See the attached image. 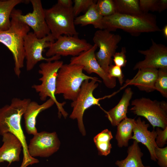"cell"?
I'll return each mask as SVG.
<instances>
[{
  "mask_svg": "<svg viewBox=\"0 0 167 167\" xmlns=\"http://www.w3.org/2000/svg\"><path fill=\"white\" fill-rule=\"evenodd\" d=\"M31 101L28 98L21 99L13 98L10 104L0 108V135L11 133L19 140L22 144L23 157L20 167H27L39 162L37 159L31 157L28 153L26 138L21 124L22 117Z\"/></svg>",
  "mask_w": 167,
  "mask_h": 167,
  "instance_id": "6da1fadb",
  "label": "cell"
},
{
  "mask_svg": "<svg viewBox=\"0 0 167 167\" xmlns=\"http://www.w3.org/2000/svg\"><path fill=\"white\" fill-rule=\"evenodd\" d=\"M156 16L150 13L129 15L115 13L103 17V29L114 31L122 29L134 36L144 32H160L161 30L157 24Z\"/></svg>",
  "mask_w": 167,
  "mask_h": 167,
  "instance_id": "7a4b0ae2",
  "label": "cell"
},
{
  "mask_svg": "<svg viewBox=\"0 0 167 167\" xmlns=\"http://www.w3.org/2000/svg\"><path fill=\"white\" fill-rule=\"evenodd\" d=\"M10 17L9 28L6 31L0 30V43L12 53L14 62V71L19 78L25 59L24 38L29 32L30 28L16 17L11 15Z\"/></svg>",
  "mask_w": 167,
  "mask_h": 167,
  "instance_id": "3957f363",
  "label": "cell"
},
{
  "mask_svg": "<svg viewBox=\"0 0 167 167\" xmlns=\"http://www.w3.org/2000/svg\"><path fill=\"white\" fill-rule=\"evenodd\" d=\"M83 71V67L81 65L63 64L58 72L55 95L62 94L64 99L73 101L84 80L88 79L101 82L96 77L86 75Z\"/></svg>",
  "mask_w": 167,
  "mask_h": 167,
  "instance_id": "277c9868",
  "label": "cell"
},
{
  "mask_svg": "<svg viewBox=\"0 0 167 167\" xmlns=\"http://www.w3.org/2000/svg\"><path fill=\"white\" fill-rule=\"evenodd\" d=\"M63 64V62L59 60L41 63L39 65L38 72L42 75L39 79L41 83L40 84H34L32 88L38 93L41 101H45L48 97L52 100L58 108V118H60L62 115L65 118L68 113L63 106L66 103L65 101L59 102L55 97L58 73Z\"/></svg>",
  "mask_w": 167,
  "mask_h": 167,
  "instance_id": "5b68a950",
  "label": "cell"
},
{
  "mask_svg": "<svg viewBox=\"0 0 167 167\" xmlns=\"http://www.w3.org/2000/svg\"><path fill=\"white\" fill-rule=\"evenodd\" d=\"M98 82L95 80L87 79L84 80L80 87L78 95L75 99L71 103L73 108L72 111L70 118L73 119H76L79 130L83 136L86 132L83 122V117L85 111L93 105H97L104 112L105 110L99 104L100 101L109 98L115 95L120 90L113 92L111 94L101 98H96L93 95L94 90L98 86Z\"/></svg>",
  "mask_w": 167,
  "mask_h": 167,
  "instance_id": "8992f818",
  "label": "cell"
},
{
  "mask_svg": "<svg viewBox=\"0 0 167 167\" xmlns=\"http://www.w3.org/2000/svg\"><path fill=\"white\" fill-rule=\"evenodd\" d=\"M44 12L46 22L55 40L63 35L78 36L72 7L65 8L57 3L49 8L44 9Z\"/></svg>",
  "mask_w": 167,
  "mask_h": 167,
  "instance_id": "52a82bcc",
  "label": "cell"
},
{
  "mask_svg": "<svg viewBox=\"0 0 167 167\" xmlns=\"http://www.w3.org/2000/svg\"><path fill=\"white\" fill-rule=\"evenodd\" d=\"M130 110L134 114L144 117L153 128L167 127V103L143 97L132 100Z\"/></svg>",
  "mask_w": 167,
  "mask_h": 167,
  "instance_id": "ba28073f",
  "label": "cell"
},
{
  "mask_svg": "<svg viewBox=\"0 0 167 167\" xmlns=\"http://www.w3.org/2000/svg\"><path fill=\"white\" fill-rule=\"evenodd\" d=\"M51 33L41 38H38L32 32H29L24 38V49L26 59V69L32 70L39 62H46L59 60L61 56L55 55L49 58L43 57L42 53L45 48H49L55 42Z\"/></svg>",
  "mask_w": 167,
  "mask_h": 167,
  "instance_id": "9c48e42d",
  "label": "cell"
},
{
  "mask_svg": "<svg viewBox=\"0 0 167 167\" xmlns=\"http://www.w3.org/2000/svg\"><path fill=\"white\" fill-rule=\"evenodd\" d=\"M106 29H99L95 33L92 40L98 51L95 53L96 58L101 68L107 73L112 64L113 58L122 37Z\"/></svg>",
  "mask_w": 167,
  "mask_h": 167,
  "instance_id": "30bf717a",
  "label": "cell"
},
{
  "mask_svg": "<svg viewBox=\"0 0 167 167\" xmlns=\"http://www.w3.org/2000/svg\"><path fill=\"white\" fill-rule=\"evenodd\" d=\"M33 11L23 15L21 10L14 8L11 15L13 16L24 23L33 31L38 38H41L49 35L50 31L45 20L44 9L40 0H30Z\"/></svg>",
  "mask_w": 167,
  "mask_h": 167,
  "instance_id": "8fae6325",
  "label": "cell"
},
{
  "mask_svg": "<svg viewBox=\"0 0 167 167\" xmlns=\"http://www.w3.org/2000/svg\"><path fill=\"white\" fill-rule=\"evenodd\" d=\"M53 43L46 53L47 57L55 55L73 57L79 55L82 52L90 49L92 45L78 36L62 35Z\"/></svg>",
  "mask_w": 167,
  "mask_h": 167,
  "instance_id": "7c38bea8",
  "label": "cell"
},
{
  "mask_svg": "<svg viewBox=\"0 0 167 167\" xmlns=\"http://www.w3.org/2000/svg\"><path fill=\"white\" fill-rule=\"evenodd\" d=\"M97 48L96 45L94 44L89 49L82 52L77 56L72 57L70 63L82 66L83 70L89 74L92 73L97 74L102 79L106 87L109 88H113L116 86V79L110 77L98 63L95 56Z\"/></svg>",
  "mask_w": 167,
  "mask_h": 167,
  "instance_id": "4fadbf2b",
  "label": "cell"
},
{
  "mask_svg": "<svg viewBox=\"0 0 167 167\" xmlns=\"http://www.w3.org/2000/svg\"><path fill=\"white\" fill-rule=\"evenodd\" d=\"M28 145L29 155L32 157H48L57 152L60 143L55 132L43 131L33 135Z\"/></svg>",
  "mask_w": 167,
  "mask_h": 167,
  "instance_id": "5bb4252c",
  "label": "cell"
},
{
  "mask_svg": "<svg viewBox=\"0 0 167 167\" xmlns=\"http://www.w3.org/2000/svg\"><path fill=\"white\" fill-rule=\"evenodd\" d=\"M152 45L145 50H139L138 52L145 56V59L135 65L134 70L145 68L167 69V47L157 43L151 39Z\"/></svg>",
  "mask_w": 167,
  "mask_h": 167,
  "instance_id": "9a60e30c",
  "label": "cell"
},
{
  "mask_svg": "<svg viewBox=\"0 0 167 167\" xmlns=\"http://www.w3.org/2000/svg\"><path fill=\"white\" fill-rule=\"evenodd\" d=\"M149 124L142 120L139 117L135 120L133 130V135L132 139L138 143H140L145 146L150 153L151 159L156 161L155 150L157 147L156 143V131L154 130L151 131L148 130Z\"/></svg>",
  "mask_w": 167,
  "mask_h": 167,
  "instance_id": "2e32d148",
  "label": "cell"
},
{
  "mask_svg": "<svg viewBox=\"0 0 167 167\" xmlns=\"http://www.w3.org/2000/svg\"><path fill=\"white\" fill-rule=\"evenodd\" d=\"M3 144L0 148V163L7 162L10 165L12 162L19 161L23 146L19 140L10 133L2 135Z\"/></svg>",
  "mask_w": 167,
  "mask_h": 167,
  "instance_id": "e0dca14e",
  "label": "cell"
},
{
  "mask_svg": "<svg viewBox=\"0 0 167 167\" xmlns=\"http://www.w3.org/2000/svg\"><path fill=\"white\" fill-rule=\"evenodd\" d=\"M158 70L152 68L139 69L135 75L131 79H127L124 85H133L140 91L150 92L155 90V84Z\"/></svg>",
  "mask_w": 167,
  "mask_h": 167,
  "instance_id": "ac0fdd59",
  "label": "cell"
},
{
  "mask_svg": "<svg viewBox=\"0 0 167 167\" xmlns=\"http://www.w3.org/2000/svg\"><path fill=\"white\" fill-rule=\"evenodd\" d=\"M54 104V102L50 98L41 105L34 101H31L30 102L23 116L25 130L28 134L34 135L38 132L36 127L38 115L42 111L51 107Z\"/></svg>",
  "mask_w": 167,
  "mask_h": 167,
  "instance_id": "d6986e66",
  "label": "cell"
},
{
  "mask_svg": "<svg viewBox=\"0 0 167 167\" xmlns=\"http://www.w3.org/2000/svg\"><path fill=\"white\" fill-rule=\"evenodd\" d=\"M133 92L130 87L126 88L118 103L108 111H106V117L112 125L117 126L122 120L127 118L128 108Z\"/></svg>",
  "mask_w": 167,
  "mask_h": 167,
  "instance_id": "ffe728a7",
  "label": "cell"
},
{
  "mask_svg": "<svg viewBox=\"0 0 167 167\" xmlns=\"http://www.w3.org/2000/svg\"><path fill=\"white\" fill-rule=\"evenodd\" d=\"M127 155L124 160H117L115 165L118 167H143L142 157L143 154L141 151L139 143L134 140L132 144L127 150Z\"/></svg>",
  "mask_w": 167,
  "mask_h": 167,
  "instance_id": "44dd1931",
  "label": "cell"
},
{
  "mask_svg": "<svg viewBox=\"0 0 167 167\" xmlns=\"http://www.w3.org/2000/svg\"><path fill=\"white\" fill-rule=\"evenodd\" d=\"M96 2L93 4L84 14L75 18V25L84 26L92 24L96 28L103 29L102 20L103 17L99 13L97 9Z\"/></svg>",
  "mask_w": 167,
  "mask_h": 167,
  "instance_id": "7402d4cb",
  "label": "cell"
},
{
  "mask_svg": "<svg viewBox=\"0 0 167 167\" xmlns=\"http://www.w3.org/2000/svg\"><path fill=\"white\" fill-rule=\"evenodd\" d=\"M135 118H127L120 122L117 126L115 139L118 146L120 148L128 146L129 140L132 137Z\"/></svg>",
  "mask_w": 167,
  "mask_h": 167,
  "instance_id": "603a6c76",
  "label": "cell"
},
{
  "mask_svg": "<svg viewBox=\"0 0 167 167\" xmlns=\"http://www.w3.org/2000/svg\"><path fill=\"white\" fill-rule=\"evenodd\" d=\"M29 2V0H0V30H8L11 25V14L17 5Z\"/></svg>",
  "mask_w": 167,
  "mask_h": 167,
  "instance_id": "cb8c5ba5",
  "label": "cell"
},
{
  "mask_svg": "<svg viewBox=\"0 0 167 167\" xmlns=\"http://www.w3.org/2000/svg\"><path fill=\"white\" fill-rule=\"evenodd\" d=\"M113 138L111 132L105 129L97 134L93 138L94 142L100 156H107L112 148L110 141Z\"/></svg>",
  "mask_w": 167,
  "mask_h": 167,
  "instance_id": "d4e9b609",
  "label": "cell"
},
{
  "mask_svg": "<svg viewBox=\"0 0 167 167\" xmlns=\"http://www.w3.org/2000/svg\"><path fill=\"white\" fill-rule=\"evenodd\" d=\"M116 13L129 15H138L143 13L140 10L139 0H114Z\"/></svg>",
  "mask_w": 167,
  "mask_h": 167,
  "instance_id": "484cf974",
  "label": "cell"
},
{
  "mask_svg": "<svg viewBox=\"0 0 167 167\" xmlns=\"http://www.w3.org/2000/svg\"><path fill=\"white\" fill-rule=\"evenodd\" d=\"M96 6L98 12L103 17L116 13L114 0H98L96 1Z\"/></svg>",
  "mask_w": 167,
  "mask_h": 167,
  "instance_id": "4316f807",
  "label": "cell"
},
{
  "mask_svg": "<svg viewBox=\"0 0 167 167\" xmlns=\"http://www.w3.org/2000/svg\"><path fill=\"white\" fill-rule=\"evenodd\" d=\"M158 76L155 84V90L162 96L167 98V69H159Z\"/></svg>",
  "mask_w": 167,
  "mask_h": 167,
  "instance_id": "83f0119b",
  "label": "cell"
},
{
  "mask_svg": "<svg viewBox=\"0 0 167 167\" xmlns=\"http://www.w3.org/2000/svg\"><path fill=\"white\" fill-rule=\"evenodd\" d=\"M97 1L94 0H74V5L72 9L75 17L82 12H86Z\"/></svg>",
  "mask_w": 167,
  "mask_h": 167,
  "instance_id": "f1b7e54d",
  "label": "cell"
},
{
  "mask_svg": "<svg viewBox=\"0 0 167 167\" xmlns=\"http://www.w3.org/2000/svg\"><path fill=\"white\" fill-rule=\"evenodd\" d=\"M139 5L143 13H148L149 11H158L159 0H140Z\"/></svg>",
  "mask_w": 167,
  "mask_h": 167,
  "instance_id": "f546056e",
  "label": "cell"
},
{
  "mask_svg": "<svg viewBox=\"0 0 167 167\" xmlns=\"http://www.w3.org/2000/svg\"><path fill=\"white\" fill-rule=\"evenodd\" d=\"M155 153L158 165L160 167H167V146L156 147Z\"/></svg>",
  "mask_w": 167,
  "mask_h": 167,
  "instance_id": "4dcf8cb0",
  "label": "cell"
},
{
  "mask_svg": "<svg viewBox=\"0 0 167 167\" xmlns=\"http://www.w3.org/2000/svg\"><path fill=\"white\" fill-rule=\"evenodd\" d=\"M108 74L111 78H117L121 85L124 82V75L123 73L122 67L115 65L112 64L109 66Z\"/></svg>",
  "mask_w": 167,
  "mask_h": 167,
  "instance_id": "1f68e13d",
  "label": "cell"
},
{
  "mask_svg": "<svg viewBox=\"0 0 167 167\" xmlns=\"http://www.w3.org/2000/svg\"><path fill=\"white\" fill-rule=\"evenodd\" d=\"M155 131L156 133L155 142L157 146L160 148L164 147L167 143V127L163 130L157 127Z\"/></svg>",
  "mask_w": 167,
  "mask_h": 167,
  "instance_id": "d6a6232c",
  "label": "cell"
},
{
  "mask_svg": "<svg viewBox=\"0 0 167 167\" xmlns=\"http://www.w3.org/2000/svg\"><path fill=\"white\" fill-rule=\"evenodd\" d=\"M126 49L124 47H122L120 52H116L114 55L113 58L115 65L122 67H125L127 63L126 53Z\"/></svg>",
  "mask_w": 167,
  "mask_h": 167,
  "instance_id": "836d02e7",
  "label": "cell"
},
{
  "mask_svg": "<svg viewBox=\"0 0 167 167\" xmlns=\"http://www.w3.org/2000/svg\"><path fill=\"white\" fill-rule=\"evenodd\" d=\"M57 3L65 8H71L73 7V1L71 0H58Z\"/></svg>",
  "mask_w": 167,
  "mask_h": 167,
  "instance_id": "e575fe53",
  "label": "cell"
},
{
  "mask_svg": "<svg viewBox=\"0 0 167 167\" xmlns=\"http://www.w3.org/2000/svg\"><path fill=\"white\" fill-rule=\"evenodd\" d=\"M167 8V0H159L158 11L161 12Z\"/></svg>",
  "mask_w": 167,
  "mask_h": 167,
  "instance_id": "d590c367",
  "label": "cell"
},
{
  "mask_svg": "<svg viewBox=\"0 0 167 167\" xmlns=\"http://www.w3.org/2000/svg\"><path fill=\"white\" fill-rule=\"evenodd\" d=\"M162 31L165 37L167 38V25H165L161 30Z\"/></svg>",
  "mask_w": 167,
  "mask_h": 167,
  "instance_id": "8d00e7d4",
  "label": "cell"
},
{
  "mask_svg": "<svg viewBox=\"0 0 167 167\" xmlns=\"http://www.w3.org/2000/svg\"><path fill=\"white\" fill-rule=\"evenodd\" d=\"M143 167H150V166H144Z\"/></svg>",
  "mask_w": 167,
  "mask_h": 167,
  "instance_id": "74e56055",
  "label": "cell"
}]
</instances>
